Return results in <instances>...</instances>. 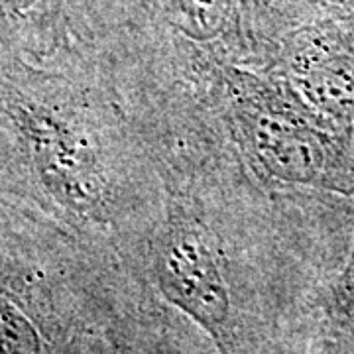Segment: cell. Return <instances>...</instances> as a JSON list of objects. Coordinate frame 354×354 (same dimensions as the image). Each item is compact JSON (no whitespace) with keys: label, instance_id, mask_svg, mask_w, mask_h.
<instances>
[{"label":"cell","instance_id":"cell-1","mask_svg":"<svg viewBox=\"0 0 354 354\" xmlns=\"http://www.w3.org/2000/svg\"><path fill=\"white\" fill-rule=\"evenodd\" d=\"M227 114L234 138L270 177L354 197V130L319 114L291 87L228 69Z\"/></svg>","mask_w":354,"mask_h":354},{"label":"cell","instance_id":"cell-2","mask_svg":"<svg viewBox=\"0 0 354 354\" xmlns=\"http://www.w3.org/2000/svg\"><path fill=\"white\" fill-rule=\"evenodd\" d=\"M4 113L39 187L65 211L102 223L111 209V176L93 128L64 106L14 87L4 88Z\"/></svg>","mask_w":354,"mask_h":354},{"label":"cell","instance_id":"cell-3","mask_svg":"<svg viewBox=\"0 0 354 354\" xmlns=\"http://www.w3.org/2000/svg\"><path fill=\"white\" fill-rule=\"evenodd\" d=\"M211 227L185 201L169 205L152 244V274L171 305L193 319L223 354L234 353L232 301Z\"/></svg>","mask_w":354,"mask_h":354},{"label":"cell","instance_id":"cell-4","mask_svg":"<svg viewBox=\"0 0 354 354\" xmlns=\"http://www.w3.org/2000/svg\"><path fill=\"white\" fill-rule=\"evenodd\" d=\"M165 18L193 39L227 36L239 22L234 0H158Z\"/></svg>","mask_w":354,"mask_h":354},{"label":"cell","instance_id":"cell-5","mask_svg":"<svg viewBox=\"0 0 354 354\" xmlns=\"http://www.w3.org/2000/svg\"><path fill=\"white\" fill-rule=\"evenodd\" d=\"M2 354H44L39 330L6 293L2 295Z\"/></svg>","mask_w":354,"mask_h":354},{"label":"cell","instance_id":"cell-6","mask_svg":"<svg viewBox=\"0 0 354 354\" xmlns=\"http://www.w3.org/2000/svg\"><path fill=\"white\" fill-rule=\"evenodd\" d=\"M348 228H351V248L342 272L337 278L330 295V309L337 323L354 335V201L348 213Z\"/></svg>","mask_w":354,"mask_h":354},{"label":"cell","instance_id":"cell-7","mask_svg":"<svg viewBox=\"0 0 354 354\" xmlns=\"http://www.w3.org/2000/svg\"><path fill=\"white\" fill-rule=\"evenodd\" d=\"M46 0H2V12L4 24L22 26L32 20H39V16L46 10Z\"/></svg>","mask_w":354,"mask_h":354}]
</instances>
